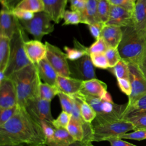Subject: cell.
I'll return each mask as SVG.
<instances>
[{
    "label": "cell",
    "instance_id": "cell-1",
    "mask_svg": "<svg viewBox=\"0 0 146 146\" xmlns=\"http://www.w3.org/2000/svg\"><path fill=\"white\" fill-rule=\"evenodd\" d=\"M46 143L42 128L19 106L15 115L0 126V145H27L38 146Z\"/></svg>",
    "mask_w": 146,
    "mask_h": 146
},
{
    "label": "cell",
    "instance_id": "cell-2",
    "mask_svg": "<svg viewBox=\"0 0 146 146\" xmlns=\"http://www.w3.org/2000/svg\"><path fill=\"white\" fill-rule=\"evenodd\" d=\"M9 78L15 87L19 106L25 107L30 100L39 97L41 79L35 64L31 63L13 73Z\"/></svg>",
    "mask_w": 146,
    "mask_h": 146
},
{
    "label": "cell",
    "instance_id": "cell-3",
    "mask_svg": "<svg viewBox=\"0 0 146 146\" xmlns=\"http://www.w3.org/2000/svg\"><path fill=\"white\" fill-rule=\"evenodd\" d=\"M123 36L118 46L121 59L136 65L146 52V32L133 26L122 27Z\"/></svg>",
    "mask_w": 146,
    "mask_h": 146
},
{
    "label": "cell",
    "instance_id": "cell-4",
    "mask_svg": "<svg viewBox=\"0 0 146 146\" xmlns=\"http://www.w3.org/2000/svg\"><path fill=\"white\" fill-rule=\"evenodd\" d=\"M27 38L25 30L19 21L15 31L10 39V58L7 67L4 72L7 77L32 63L25 50L24 44L28 40Z\"/></svg>",
    "mask_w": 146,
    "mask_h": 146
},
{
    "label": "cell",
    "instance_id": "cell-5",
    "mask_svg": "<svg viewBox=\"0 0 146 146\" xmlns=\"http://www.w3.org/2000/svg\"><path fill=\"white\" fill-rule=\"evenodd\" d=\"M78 95L87 102L95 111L96 117L94 124H102L123 119L126 104H117L113 102L84 95L79 92Z\"/></svg>",
    "mask_w": 146,
    "mask_h": 146
},
{
    "label": "cell",
    "instance_id": "cell-6",
    "mask_svg": "<svg viewBox=\"0 0 146 146\" xmlns=\"http://www.w3.org/2000/svg\"><path fill=\"white\" fill-rule=\"evenodd\" d=\"M92 125V142L106 141L110 137H119L130 131H133L134 129L132 123L125 119L102 124H93Z\"/></svg>",
    "mask_w": 146,
    "mask_h": 146
},
{
    "label": "cell",
    "instance_id": "cell-7",
    "mask_svg": "<svg viewBox=\"0 0 146 146\" xmlns=\"http://www.w3.org/2000/svg\"><path fill=\"white\" fill-rule=\"evenodd\" d=\"M25 30L33 36L35 40L41 41L43 37L54 30L51 17L44 11L35 13L34 17L29 21H20Z\"/></svg>",
    "mask_w": 146,
    "mask_h": 146
},
{
    "label": "cell",
    "instance_id": "cell-8",
    "mask_svg": "<svg viewBox=\"0 0 146 146\" xmlns=\"http://www.w3.org/2000/svg\"><path fill=\"white\" fill-rule=\"evenodd\" d=\"M31 117L38 124L42 122L52 124L54 119L51 111V102L40 97L30 100L25 107Z\"/></svg>",
    "mask_w": 146,
    "mask_h": 146
},
{
    "label": "cell",
    "instance_id": "cell-9",
    "mask_svg": "<svg viewBox=\"0 0 146 146\" xmlns=\"http://www.w3.org/2000/svg\"><path fill=\"white\" fill-rule=\"evenodd\" d=\"M45 44L47 47L46 58L58 74L64 76H71L69 63L66 53L48 42H46Z\"/></svg>",
    "mask_w": 146,
    "mask_h": 146
},
{
    "label": "cell",
    "instance_id": "cell-10",
    "mask_svg": "<svg viewBox=\"0 0 146 146\" xmlns=\"http://www.w3.org/2000/svg\"><path fill=\"white\" fill-rule=\"evenodd\" d=\"M68 63L71 77L82 81L96 78L90 55H84L76 60H70Z\"/></svg>",
    "mask_w": 146,
    "mask_h": 146
},
{
    "label": "cell",
    "instance_id": "cell-11",
    "mask_svg": "<svg viewBox=\"0 0 146 146\" xmlns=\"http://www.w3.org/2000/svg\"><path fill=\"white\" fill-rule=\"evenodd\" d=\"M128 66L129 80L131 84L132 92L128 96L127 106L131 105L139 97L146 94V79L136 64L128 63Z\"/></svg>",
    "mask_w": 146,
    "mask_h": 146
},
{
    "label": "cell",
    "instance_id": "cell-12",
    "mask_svg": "<svg viewBox=\"0 0 146 146\" xmlns=\"http://www.w3.org/2000/svg\"><path fill=\"white\" fill-rule=\"evenodd\" d=\"M18 104L17 92L11 79L7 77L0 83V110Z\"/></svg>",
    "mask_w": 146,
    "mask_h": 146
},
{
    "label": "cell",
    "instance_id": "cell-13",
    "mask_svg": "<svg viewBox=\"0 0 146 146\" xmlns=\"http://www.w3.org/2000/svg\"><path fill=\"white\" fill-rule=\"evenodd\" d=\"M106 25L121 27L133 26L132 13L121 7L111 5L109 19Z\"/></svg>",
    "mask_w": 146,
    "mask_h": 146
},
{
    "label": "cell",
    "instance_id": "cell-14",
    "mask_svg": "<svg viewBox=\"0 0 146 146\" xmlns=\"http://www.w3.org/2000/svg\"><path fill=\"white\" fill-rule=\"evenodd\" d=\"M24 47L27 56L33 64H37L46 58V46L40 40H27L25 42Z\"/></svg>",
    "mask_w": 146,
    "mask_h": 146
},
{
    "label": "cell",
    "instance_id": "cell-15",
    "mask_svg": "<svg viewBox=\"0 0 146 146\" xmlns=\"http://www.w3.org/2000/svg\"><path fill=\"white\" fill-rule=\"evenodd\" d=\"M18 19L13 15L12 10L2 7L0 21V35L11 38L17 27Z\"/></svg>",
    "mask_w": 146,
    "mask_h": 146
},
{
    "label": "cell",
    "instance_id": "cell-16",
    "mask_svg": "<svg viewBox=\"0 0 146 146\" xmlns=\"http://www.w3.org/2000/svg\"><path fill=\"white\" fill-rule=\"evenodd\" d=\"M82 94L102 99L107 93V86L103 81L97 78L82 82L79 91Z\"/></svg>",
    "mask_w": 146,
    "mask_h": 146
},
{
    "label": "cell",
    "instance_id": "cell-17",
    "mask_svg": "<svg viewBox=\"0 0 146 146\" xmlns=\"http://www.w3.org/2000/svg\"><path fill=\"white\" fill-rule=\"evenodd\" d=\"M46 12L55 23H59L63 15L68 0H42Z\"/></svg>",
    "mask_w": 146,
    "mask_h": 146
},
{
    "label": "cell",
    "instance_id": "cell-18",
    "mask_svg": "<svg viewBox=\"0 0 146 146\" xmlns=\"http://www.w3.org/2000/svg\"><path fill=\"white\" fill-rule=\"evenodd\" d=\"M82 82V80L71 76H64L58 75L55 86L59 92L69 95H73L80 91Z\"/></svg>",
    "mask_w": 146,
    "mask_h": 146
},
{
    "label": "cell",
    "instance_id": "cell-19",
    "mask_svg": "<svg viewBox=\"0 0 146 146\" xmlns=\"http://www.w3.org/2000/svg\"><path fill=\"white\" fill-rule=\"evenodd\" d=\"M123 36L122 27L106 25L101 33L102 37L111 47H118Z\"/></svg>",
    "mask_w": 146,
    "mask_h": 146
},
{
    "label": "cell",
    "instance_id": "cell-20",
    "mask_svg": "<svg viewBox=\"0 0 146 146\" xmlns=\"http://www.w3.org/2000/svg\"><path fill=\"white\" fill-rule=\"evenodd\" d=\"M133 27L139 31L146 32V0H138L132 13Z\"/></svg>",
    "mask_w": 146,
    "mask_h": 146
},
{
    "label": "cell",
    "instance_id": "cell-21",
    "mask_svg": "<svg viewBox=\"0 0 146 146\" xmlns=\"http://www.w3.org/2000/svg\"><path fill=\"white\" fill-rule=\"evenodd\" d=\"M35 64L40 79L44 83L55 86L58 74L47 59L45 58Z\"/></svg>",
    "mask_w": 146,
    "mask_h": 146
},
{
    "label": "cell",
    "instance_id": "cell-22",
    "mask_svg": "<svg viewBox=\"0 0 146 146\" xmlns=\"http://www.w3.org/2000/svg\"><path fill=\"white\" fill-rule=\"evenodd\" d=\"M82 15V23L89 25L100 22L98 15V0H87Z\"/></svg>",
    "mask_w": 146,
    "mask_h": 146
},
{
    "label": "cell",
    "instance_id": "cell-23",
    "mask_svg": "<svg viewBox=\"0 0 146 146\" xmlns=\"http://www.w3.org/2000/svg\"><path fill=\"white\" fill-rule=\"evenodd\" d=\"M76 141L66 128H55L51 140L45 144L47 146H68Z\"/></svg>",
    "mask_w": 146,
    "mask_h": 146
},
{
    "label": "cell",
    "instance_id": "cell-24",
    "mask_svg": "<svg viewBox=\"0 0 146 146\" xmlns=\"http://www.w3.org/2000/svg\"><path fill=\"white\" fill-rule=\"evenodd\" d=\"M64 50L66 52L67 59L70 61L78 60L86 55H90L88 47L81 44L76 39H74V47L64 46Z\"/></svg>",
    "mask_w": 146,
    "mask_h": 146
},
{
    "label": "cell",
    "instance_id": "cell-25",
    "mask_svg": "<svg viewBox=\"0 0 146 146\" xmlns=\"http://www.w3.org/2000/svg\"><path fill=\"white\" fill-rule=\"evenodd\" d=\"M10 54V39L0 35V71L5 72L7 67Z\"/></svg>",
    "mask_w": 146,
    "mask_h": 146
},
{
    "label": "cell",
    "instance_id": "cell-26",
    "mask_svg": "<svg viewBox=\"0 0 146 146\" xmlns=\"http://www.w3.org/2000/svg\"><path fill=\"white\" fill-rule=\"evenodd\" d=\"M142 113H146V94L139 97L131 105H127L123 119L127 116Z\"/></svg>",
    "mask_w": 146,
    "mask_h": 146
},
{
    "label": "cell",
    "instance_id": "cell-27",
    "mask_svg": "<svg viewBox=\"0 0 146 146\" xmlns=\"http://www.w3.org/2000/svg\"><path fill=\"white\" fill-rule=\"evenodd\" d=\"M14 9L25 10L33 13L44 11L42 0H21Z\"/></svg>",
    "mask_w": 146,
    "mask_h": 146
},
{
    "label": "cell",
    "instance_id": "cell-28",
    "mask_svg": "<svg viewBox=\"0 0 146 146\" xmlns=\"http://www.w3.org/2000/svg\"><path fill=\"white\" fill-rule=\"evenodd\" d=\"M66 129L75 141H83L84 137V132L82 124L80 121L78 120L71 116V120Z\"/></svg>",
    "mask_w": 146,
    "mask_h": 146
},
{
    "label": "cell",
    "instance_id": "cell-29",
    "mask_svg": "<svg viewBox=\"0 0 146 146\" xmlns=\"http://www.w3.org/2000/svg\"><path fill=\"white\" fill-rule=\"evenodd\" d=\"M80 99V110L82 119L88 123H92L96 117V113L93 108L85 100L82 99L78 94H75Z\"/></svg>",
    "mask_w": 146,
    "mask_h": 146
},
{
    "label": "cell",
    "instance_id": "cell-30",
    "mask_svg": "<svg viewBox=\"0 0 146 146\" xmlns=\"http://www.w3.org/2000/svg\"><path fill=\"white\" fill-rule=\"evenodd\" d=\"M59 92H60L56 86L50 85L46 83H40L39 87V97L41 99L51 102Z\"/></svg>",
    "mask_w": 146,
    "mask_h": 146
},
{
    "label": "cell",
    "instance_id": "cell-31",
    "mask_svg": "<svg viewBox=\"0 0 146 146\" xmlns=\"http://www.w3.org/2000/svg\"><path fill=\"white\" fill-rule=\"evenodd\" d=\"M108 70L116 78V79H129L128 63L123 59H121L114 67L109 68Z\"/></svg>",
    "mask_w": 146,
    "mask_h": 146
},
{
    "label": "cell",
    "instance_id": "cell-32",
    "mask_svg": "<svg viewBox=\"0 0 146 146\" xmlns=\"http://www.w3.org/2000/svg\"><path fill=\"white\" fill-rule=\"evenodd\" d=\"M111 5L108 0H98V15L100 21L104 24L107 22Z\"/></svg>",
    "mask_w": 146,
    "mask_h": 146
},
{
    "label": "cell",
    "instance_id": "cell-33",
    "mask_svg": "<svg viewBox=\"0 0 146 146\" xmlns=\"http://www.w3.org/2000/svg\"><path fill=\"white\" fill-rule=\"evenodd\" d=\"M62 111H64L70 114H71L74 105V99L72 95H69L63 92H59L58 94Z\"/></svg>",
    "mask_w": 146,
    "mask_h": 146
},
{
    "label": "cell",
    "instance_id": "cell-34",
    "mask_svg": "<svg viewBox=\"0 0 146 146\" xmlns=\"http://www.w3.org/2000/svg\"><path fill=\"white\" fill-rule=\"evenodd\" d=\"M124 119L132 123L133 125V131L146 129V113L129 116Z\"/></svg>",
    "mask_w": 146,
    "mask_h": 146
},
{
    "label": "cell",
    "instance_id": "cell-35",
    "mask_svg": "<svg viewBox=\"0 0 146 146\" xmlns=\"http://www.w3.org/2000/svg\"><path fill=\"white\" fill-rule=\"evenodd\" d=\"M90 56L94 67L100 69H108L110 68L105 52L92 53L90 54Z\"/></svg>",
    "mask_w": 146,
    "mask_h": 146
},
{
    "label": "cell",
    "instance_id": "cell-36",
    "mask_svg": "<svg viewBox=\"0 0 146 146\" xmlns=\"http://www.w3.org/2000/svg\"><path fill=\"white\" fill-rule=\"evenodd\" d=\"M63 19H64L63 25H78L80 23H82L81 14L76 11L66 10Z\"/></svg>",
    "mask_w": 146,
    "mask_h": 146
},
{
    "label": "cell",
    "instance_id": "cell-37",
    "mask_svg": "<svg viewBox=\"0 0 146 146\" xmlns=\"http://www.w3.org/2000/svg\"><path fill=\"white\" fill-rule=\"evenodd\" d=\"M110 68L114 67L121 59L118 47H110L105 52Z\"/></svg>",
    "mask_w": 146,
    "mask_h": 146
},
{
    "label": "cell",
    "instance_id": "cell-38",
    "mask_svg": "<svg viewBox=\"0 0 146 146\" xmlns=\"http://www.w3.org/2000/svg\"><path fill=\"white\" fill-rule=\"evenodd\" d=\"M109 47L110 46L106 42L102 37H100L96 39L88 47V52L90 54L92 53L105 52Z\"/></svg>",
    "mask_w": 146,
    "mask_h": 146
},
{
    "label": "cell",
    "instance_id": "cell-39",
    "mask_svg": "<svg viewBox=\"0 0 146 146\" xmlns=\"http://www.w3.org/2000/svg\"><path fill=\"white\" fill-rule=\"evenodd\" d=\"M71 118V114L62 111L56 119H54L52 124L55 128H66Z\"/></svg>",
    "mask_w": 146,
    "mask_h": 146
},
{
    "label": "cell",
    "instance_id": "cell-40",
    "mask_svg": "<svg viewBox=\"0 0 146 146\" xmlns=\"http://www.w3.org/2000/svg\"><path fill=\"white\" fill-rule=\"evenodd\" d=\"M18 107L19 105L17 104L13 107L0 110V126L9 121L15 115Z\"/></svg>",
    "mask_w": 146,
    "mask_h": 146
},
{
    "label": "cell",
    "instance_id": "cell-41",
    "mask_svg": "<svg viewBox=\"0 0 146 146\" xmlns=\"http://www.w3.org/2000/svg\"><path fill=\"white\" fill-rule=\"evenodd\" d=\"M118 137L120 139L142 140L146 139V129L133 131L132 132H127L121 135Z\"/></svg>",
    "mask_w": 146,
    "mask_h": 146
},
{
    "label": "cell",
    "instance_id": "cell-42",
    "mask_svg": "<svg viewBox=\"0 0 146 146\" xmlns=\"http://www.w3.org/2000/svg\"><path fill=\"white\" fill-rule=\"evenodd\" d=\"M117 83L120 91L128 96H129L132 92V87L129 79H117Z\"/></svg>",
    "mask_w": 146,
    "mask_h": 146
},
{
    "label": "cell",
    "instance_id": "cell-43",
    "mask_svg": "<svg viewBox=\"0 0 146 146\" xmlns=\"http://www.w3.org/2000/svg\"><path fill=\"white\" fill-rule=\"evenodd\" d=\"M108 1L111 5L121 7L132 13L135 5V3L131 0H108Z\"/></svg>",
    "mask_w": 146,
    "mask_h": 146
},
{
    "label": "cell",
    "instance_id": "cell-44",
    "mask_svg": "<svg viewBox=\"0 0 146 146\" xmlns=\"http://www.w3.org/2000/svg\"><path fill=\"white\" fill-rule=\"evenodd\" d=\"M105 25L106 24L101 22H96L88 25L89 31L95 40L100 37L101 33Z\"/></svg>",
    "mask_w": 146,
    "mask_h": 146
},
{
    "label": "cell",
    "instance_id": "cell-45",
    "mask_svg": "<svg viewBox=\"0 0 146 146\" xmlns=\"http://www.w3.org/2000/svg\"><path fill=\"white\" fill-rule=\"evenodd\" d=\"M40 125L42 128L46 138V143H47L52 138L55 131V128L52 124H50L46 122H42Z\"/></svg>",
    "mask_w": 146,
    "mask_h": 146
},
{
    "label": "cell",
    "instance_id": "cell-46",
    "mask_svg": "<svg viewBox=\"0 0 146 146\" xmlns=\"http://www.w3.org/2000/svg\"><path fill=\"white\" fill-rule=\"evenodd\" d=\"M12 12L13 15L20 21H29L34 17L35 14V13L31 12L16 9H14Z\"/></svg>",
    "mask_w": 146,
    "mask_h": 146
},
{
    "label": "cell",
    "instance_id": "cell-47",
    "mask_svg": "<svg viewBox=\"0 0 146 146\" xmlns=\"http://www.w3.org/2000/svg\"><path fill=\"white\" fill-rule=\"evenodd\" d=\"M71 10L76 11L80 14L83 11L87 0H69Z\"/></svg>",
    "mask_w": 146,
    "mask_h": 146
},
{
    "label": "cell",
    "instance_id": "cell-48",
    "mask_svg": "<svg viewBox=\"0 0 146 146\" xmlns=\"http://www.w3.org/2000/svg\"><path fill=\"white\" fill-rule=\"evenodd\" d=\"M106 141H108L111 146H137L129 142L123 140L118 137H113L107 139Z\"/></svg>",
    "mask_w": 146,
    "mask_h": 146
},
{
    "label": "cell",
    "instance_id": "cell-49",
    "mask_svg": "<svg viewBox=\"0 0 146 146\" xmlns=\"http://www.w3.org/2000/svg\"><path fill=\"white\" fill-rule=\"evenodd\" d=\"M21 1V0H1L2 7L7 8L10 10H13Z\"/></svg>",
    "mask_w": 146,
    "mask_h": 146
},
{
    "label": "cell",
    "instance_id": "cell-50",
    "mask_svg": "<svg viewBox=\"0 0 146 146\" xmlns=\"http://www.w3.org/2000/svg\"><path fill=\"white\" fill-rule=\"evenodd\" d=\"M136 66H137L142 75L146 79V52L143 58Z\"/></svg>",
    "mask_w": 146,
    "mask_h": 146
},
{
    "label": "cell",
    "instance_id": "cell-51",
    "mask_svg": "<svg viewBox=\"0 0 146 146\" xmlns=\"http://www.w3.org/2000/svg\"><path fill=\"white\" fill-rule=\"evenodd\" d=\"M89 144H88L87 143L84 142V141H76L74 143H72L71 144L68 145V146H88ZM38 146H47L46 144H43V145H38Z\"/></svg>",
    "mask_w": 146,
    "mask_h": 146
},
{
    "label": "cell",
    "instance_id": "cell-52",
    "mask_svg": "<svg viewBox=\"0 0 146 146\" xmlns=\"http://www.w3.org/2000/svg\"><path fill=\"white\" fill-rule=\"evenodd\" d=\"M0 146H31L27 145H0Z\"/></svg>",
    "mask_w": 146,
    "mask_h": 146
},
{
    "label": "cell",
    "instance_id": "cell-53",
    "mask_svg": "<svg viewBox=\"0 0 146 146\" xmlns=\"http://www.w3.org/2000/svg\"><path fill=\"white\" fill-rule=\"evenodd\" d=\"M133 2H134V3H136L138 0H131Z\"/></svg>",
    "mask_w": 146,
    "mask_h": 146
},
{
    "label": "cell",
    "instance_id": "cell-54",
    "mask_svg": "<svg viewBox=\"0 0 146 146\" xmlns=\"http://www.w3.org/2000/svg\"><path fill=\"white\" fill-rule=\"evenodd\" d=\"M88 146H95V145H92V144H89L88 145Z\"/></svg>",
    "mask_w": 146,
    "mask_h": 146
}]
</instances>
